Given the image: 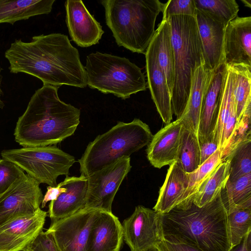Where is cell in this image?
Returning <instances> with one entry per match:
<instances>
[{
	"instance_id": "cell-1",
	"label": "cell",
	"mask_w": 251,
	"mask_h": 251,
	"mask_svg": "<svg viewBox=\"0 0 251 251\" xmlns=\"http://www.w3.org/2000/svg\"><path fill=\"white\" fill-rule=\"evenodd\" d=\"M4 55L10 73H24L40 79L43 85L85 88L87 78L78 51L66 35L59 33L21 39L11 44Z\"/></svg>"
},
{
	"instance_id": "cell-2",
	"label": "cell",
	"mask_w": 251,
	"mask_h": 251,
	"mask_svg": "<svg viewBox=\"0 0 251 251\" xmlns=\"http://www.w3.org/2000/svg\"><path fill=\"white\" fill-rule=\"evenodd\" d=\"M164 239L196 247L201 251L231 249L227 213L221 192L210 202L198 207L193 202L161 214Z\"/></svg>"
},
{
	"instance_id": "cell-3",
	"label": "cell",
	"mask_w": 251,
	"mask_h": 251,
	"mask_svg": "<svg viewBox=\"0 0 251 251\" xmlns=\"http://www.w3.org/2000/svg\"><path fill=\"white\" fill-rule=\"evenodd\" d=\"M59 87L43 85L31 97L17 122L15 141L23 148L52 146L73 135L80 110L60 100Z\"/></svg>"
},
{
	"instance_id": "cell-4",
	"label": "cell",
	"mask_w": 251,
	"mask_h": 251,
	"mask_svg": "<svg viewBox=\"0 0 251 251\" xmlns=\"http://www.w3.org/2000/svg\"><path fill=\"white\" fill-rule=\"evenodd\" d=\"M105 21L119 47L145 54L163 3L159 0H103Z\"/></svg>"
},
{
	"instance_id": "cell-5",
	"label": "cell",
	"mask_w": 251,
	"mask_h": 251,
	"mask_svg": "<svg viewBox=\"0 0 251 251\" xmlns=\"http://www.w3.org/2000/svg\"><path fill=\"white\" fill-rule=\"evenodd\" d=\"M168 19L174 57L172 108L177 120L185 109L195 71L205 61L195 17L174 16Z\"/></svg>"
},
{
	"instance_id": "cell-6",
	"label": "cell",
	"mask_w": 251,
	"mask_h": 251,
	"mask_svg": "<svg viewBox=\"0 0 251 251\" xmlns=\"http://www.w3.org/2000/svg\"><path fill=\"white\" fill-rule=\"evenodd\" d=\"M153 135L149 126L139 119L119 122L90 142L78 160L81 175L88 176L118 160L129 157L148 145Z\"/></svg>"
},
{
	"instance_id": "cell-7",
	"label": "cell",
	"mask_w": 251,
	"mask_h": 251,
	"mask_svg": "<svg viewBox=\"0 0 251 251\" xmlns=\"http://www.w3.org/2000/svg\"><path fill=\"white\" fill-rule=\"evenodd\" d=\"M84 69L87 86L123 100L147 88L141 69L125 57L93 52L87 56Z\"/></svg>"
},
{
	"instance_id": "cell-8",
	"label": "cell",
	"mask_w": 251,
	"mask_h": 251,
	"mask_svg": "<svg viewBox=\"0 0 251 251\" xmlns=\"http://www.w3.org/2000/svg\"><path fill=\"white\" fill-rule=\"evenodd\" d=\"M2 158L14 163L39 183L56 186L59 176L69 174L75 157L54 146L2 151Z\"/></svg>"
},
{
	"instance_id": "cell-9",
	"label": "cell",
	"mask_w": 251,
	"mask_h": 251,
	"mask_svg": "<svg viewBox=\"0 0 251 251\" xmlns=\"http://www.w3.org/2000/svg\"><path fill=\"white\" fill-rule=\"evenodd\" d=\"M131 168L130 157H124L87 176L84 208L112 212L115 196Z\"/></svg>"
},
{
	"instance_id": "cell-10",
	"label": "cell",
	"mask_w": 251,
	"mask_h": 251,
	"mask_svg": "<svg viewBox=\"0 0 251 251\" xmlns=\"http://www.w3.org/2000/svg\"><path fill=\"white\" fill-rule=\"evenodd\" d=\"M101 211L83 208L51 222L47 231L52 234L59 251H87L91 229Z\"/></svg>"
},
{
	"instance_id": "cell-11",
	"label": "cell",
	"mask_w": 251,
	"mask_h": 251,
	"mask_svg": "<svg viewBox=\"0 0 251 251\" xmlns=\"http://www.w3.org/2000/svg\"><path fill=\"white\" fill-rule=\"evenodd\" d=\"M123 239L131 251H149L155 249L164 239L161 214L138 205L123 223Z\"/></svg>"
},
{
	"instance_id": "cell-12",
	"label": "cell",
	"mask_w": 251,
	"mask_h": 251,
	"mask_svg": "<svg viewBox=\"0 0 251 251\" xmlns=\"http://www.w3.org/2000/svg\"><path fill=\"white\" fill-rule=\"evenodd\" d=\"M39 185L25 174L0 195V226L40 208L44 196Z\"/></svg>"
},
{
	"instance_id": "cell-13",
	"label": "cell",
	"mask_w": 251,
	"mask_h": 251,
	"mask_svg": "<svg viewBox=\"0 0 251 251\" xmlns=\"http://www.w3.org/2000/svg\"><path fill=\"white\" fill-rule=\"evenodd\" d=\"M47 212L16 217L0 226V251H23L43 231Z\"/></svg>"
},
{
	"instance_id": "cell-14",
	"label": "cell",
	"mask_w": 251,
	"mask_h": 251,
	"mask_svg": "<svg viewBox=\"0 0 251 251\" xmlns=\"http://www.w3.org/2000/svg\"><path fill=\"white\" fill-rule=\"evenodd\" d=\"M65 7L66 23L72 40L82 48L99 43L104 32L83 1L68 0Z\"/></svg>"
},
{
	"instance_id": "cell-15",
	"label": "cell",
	"mask_w": 251,
	"mask_h": 251,
	"mask_svg": "<svg viewBox=\"0 0 251 251\" xmlns=\"http://www.w3.org/2000/svg\"><path fill=\"white\" fill-rule=\"evenodd\" d=\"M224 56L227 66H251V17H237L225 29Z\"/></svg>"
},
{
	"instance_id": "cell-16",
	"label": "cell",
	"mask_w": 251,
	"mask_h": 251,
	"mask_svg": "<svg viewBox=\"0 0 251 251\" xmlns=\"http://www.w3.org/2000/svg\"><path fill=\"white\" fill-rule=\"evenodd\" d=\"M182 124L180 119L166 125L159 130L148 145L147 158L155 168L171 165L177 158Z\"/></svg>"
},
{
	"instance_id": "cell-17",
	"label": "cell",
	"mask_w": 251,
	"mask_h": 251,
	"mask_svg": "<svg viewBox=\"0 0 251 251\" xmlns=\"http://www.w3.org/2000/svg\"><path fill=\"white\" fill-rule=\"evenodd\" d=\"M147 86L152 99L163 122L171 123L173 112L171 95L165 75L156 59L152 45L150 43L145 53Z\"/></svg>"
},
{
	"instance_id": "cell-18",
	"label": "cell",
	"mask_w": 251,
	"mask_h": 251,
	"mask_svg": "<svg viewBox=\"0 0 251 251\" xmlns=\"http://www.w3.org/2000/svg\"><path fill=\"white\" fill-rule=\"evenodd\" d=\"M195 18L206 63L216 70L225 63L224 39L225 27L203 12L196 9Z\"/></svg>"
},
{
	"instance_id": "cell-19",
	"label": "cell",
	"mask_w": 251,
	"mask_h": 251,
	"mask_svg": "<svg viewBox=\"0 0 251 251\" xmlns=\"http://www.w3.org/2000/svg\"><path fill=\"white\" fill-rule=\"evenodd\" d=\"M216 70H211L205 62L195 70L187 105L179 119L185 128L197 136L203 100Z\"/></svg>"
},
{
	"instance_id": "cell-20",
	"label": "cell",
	"mask_w": 251,
	"mask_h": 251,
	"mask_svg": "<svg viewBox=\"0 0 251 251\" xmlns=\"http://www.w3.org/2000/svg\"><path fill=\"white\" fill-rule=\"evenodd\" d=\"M66 188L56 200L50 201L49 205L48 216L51 221L70 216L84 207L87 189V176L66 177L61 182Z\"/></svg>"
},
{
	"instance_id": "cell-21",
	"label": "cell",
	"mask_w": 251,
	"mask_h": 251,
	"mask_svg": "<svg viewBox=\"0 0 251 251\" xmlns=\"http://www.w3.org/2000/svg\"><path fill=\"white\" fill-rule=\"evenodd\" d=\"M227 67L222 64L216 70L203 100L199 122V143L214 136L222 89Z\"/></svg>"
},
{
	"instance_id": "cell-22",
	"label": "cell",
	"mask_w": 251,
	"mask_h": 251,
	"mask_svg": "<svg viewBox=\"0 0 251 251\" xmlns=\"http://www.w3.org/2000/svg\"><path fill=\"white\" fill-rule=\"evenodd\" d=\"M122 225L112 212L101 210L91 231L87 251H120Z\"/></svg>"
},
{
	"instance_id": "cell-23",
	"label": "cell",
	"mask_w": 251,
	"mask_h": 251,
	"mask_svg": "<svg viewBox=\"0 0 251 251\" xmlns=\"http://www.w3.org/2000/svg\"><path fill=\"white\" fill-rule=\"evenodd\" d=\"M188 184L187 173L175 161L168 169L153 210L163 214L179 205L182 201Z\"/></svg>"
},
{
	"instance_id": "cell-24",
	"label": "cell",
	"mask_w": 251,
	"mask_h": 251,
	"mask_svg": "<svg viewBox=\"0 0 251 251\" xmlns=\"http://www.w3.org/2000/svg\"><path fill=\"white\" fill-rule=\"evenodd\" d=\"M55 0H0V24L13 25L31 17L48 14Z\"/></svg>"
},
{
	"instance_id": "cell-25",
	"label": "cell",
	"mask_w": 251,
	"mask_h": 251,
	"mask_svg": "<svg viewBox=\"0 0 251 251\" xmlns=\"http://www.w3.org/2000/svg\"><path fill=\"white\" fill-rule=\"evenodd\" d=\"M153 46L158 63L164 72L171 94L174 77V50L171 27L169 19H162L150 43Z\"/></svg>"
},
{
	"instance_id": "cell-26",
	"label": "cell",
	"mask_w": 251,
	"mask_h": 251,
	"mask_svg": "<svg viewBox=\"0 0 251 251\" xmlns=\"http://www.w3.org/2000/svg\"><path fill=\"white\" fill-rule=\"evenodd\" d=\"M229 163L222 162L204 180L197 190L193 202L202 207L212 201L225 187L229 177Z\"/></svg>"
},
{
	"instance_id": "cell-27",
	"label": "cell",
	"mask_w": 251,
	"mask_h": 251,
	"mask_svg": "<svg viewBox=\"0 0 251 251\" xmlns=\"http://www.w3.org/2000/svg\"><path fill=\"white\" fill-rule=\"evenodd\" d=\"M221 195L227 214L237 207L251 205V173L228 179Z\"/></svg>"
},
{
	"instance_id": "cell-28",
	"label": "cell",
	"mask_w": 251,
	"mask_h": 251,
	"mask_svg": "<svg viewBox=\"0 0 251 251\" xmlns=\"http://www.w3.org/2000/svg\"><path fill=\"white\" fill-rule=\"evenodd\" d=\"M229 66L234 74L233 96L238 121L251 103V66L238 64Z\"/></svg>"
},
{
	"instance_id": "cell-29",
	"label": "cell",
	"mask_w": 251,
	"mask_h": 251,
	"mask_svg": "<svg viewBox=\"0 0 251 251\" xmlns=\"http://www.w3.org/2000/svg\"><path fill=\"white\" fill-rule=\"evenodd\" d=\"M201 153L198 136L182 126L177 158V162L187 174L196 170L200 165Z\"/></svg>"
},
{
	"instance_id": "cell-30",
	"label": "cell",
	"mask_w": 251,
	"mask_h": 251,
	"mask_svg": "<svg viewBox=\"0 0 251 251\" xmlns=\"http://www.w3.org/2000/svg\"><path fill=\"white\" fill-rule=\"evenodd\" d=\"M222 162L221 153L218 149L196 170L187 174L188 178V186L181 203L176 207H182L191 204L199 187Z\"/></svg>"
},
{
	"instance_id": "cell-31",
	"label": "cell",
	"mask_w": 251,
	"mask_h": 251,
	"mask_svg": "<svg viewBox=\"0 0 251 251\" xmlns=\"http://www.w3.org/2000/svg\"><path fill=\"white\" fill-rule=\"evenodd\" d=\"M197 9L220 22L226 27L237 17L239 5L235 0H194Z\"/></svg>"
},
{
	"instance_id": "cell-32",
	"label": "cell",
	"mask_w": 251,
	"mask_h": 251,
	"mask_svg": "<svg viewBox=\"0 0 251 251\" xmlns=\"http://www.w3.org/2000/svg\"><path fill=\"white\" fill-rule=\"evenodd\" d=\"M231 248L251 232V205L237 207L227 214Z\"/></svg>"
},
{
	"instance_id": "cell-33",
	"label": "cell",
	"mask_w": 251,
	"mask_h": 251,
	"mask_svg": "<svg viewBox=\"0 0 251 251\" xmlns=\"http://www.w3.org/2000/svg\"><path fill=\"white\" fill-rule=\"evenodd\" d=\"M229 163V180L251 173V140L238 144L224 160Z\"/></svg>"
},
{
	"instance_id": "cell-34",
	"label": "cell",
	"mask_w": 251,
	"mask_h": 251,
	"mask_svg": "<svg viewBox=\"0 0 251 251\" xmlns=\"http://www.w3.org/2000/svg\"><path fill=\"white\" fill-rule=\"evenodd\" d=\"M251 103L249 104L237 121L226 147L221 154L223 162L232 150L240 142L251 140Z\"/></svg>"
},
{
	"instance_id": "cell-35",
	"label": "cell",
	"mask_w": 251,
	"mask_h": 251,
	"mask_svg": "<svg viewBox=\"0 0 251 251\" xmlns=\"http://www.w3.org/2000/svg\"><path fill=\"white\" fill-rule=\"evenodd\" d=\"M196 9L194 0H169L163 3L162 19L179 15L195 17Z\"/></svg>"
},
{
	"instance_id": "cell-36",
	"label": "cell",
	"mask_w": 251,
	"mask_h": 251,
	"mask_svg": "<svg viewBox=\"0 0 251 251\" xmlns=\"http://www.w3.org/2000/svg\"><path fill=\"white\" fill-rule=\"evenodd\" d=\"M24 174V171L14 163L0 159V195Z\"/></svg>"
},
{
	"instance_id": "cell-37",
	"label": "cell",
	"mask_w": 251,
	"mask_h": 251,
	"mask_svg": "<svg viewBox=\"0 0 251 251\" xmlns=\"http://www.w3.org/2000/svg\"><path fill=\"white\" fill-rule=\"evenodd\" d=\"M23 251H59L52 234L41 231Z\"/></svg>"
},
{
	"instance_id": "cell-38",
	"label": "cell",
	"mask_w": 251,
	"mask_h": 251,
	"mask_svg": "<svg viewBox=\"0 0 251 251\" xmlns=\"http://www.w3.org/2000/svg\"><path fill=\"white\" fill-rule=\"evenodd\" d=\"M201 153V165L213 155L218 149L219 144L214 136L199 143Z\"/></svg>"
},
{
	"instance_id": "cell-39",
	"label": "cell",
	"mask_w": 251,
	"mask_h": 251,
	"mask_svg": "<svg viewBox=\"0 0 251 251\" xmlns=\"http://www.w3.org/2000/svg\"><path fill=\"white\" fill-rule=\"evenodd\" d=\"M156 248L158 251H201L189 245L170 242L165 239L161 241Z\"/></svg>"
},
{
	"instance_id": "cell-40",
	"label": "cell",
	"mask_w": 251,
	"mask_h": 251,
	"mask_svg": "<svg viewBox=\"0 0 251 251\" xmlns=\"http://www.w3.org/2000/svg\"><path fill=\"white\" fill-rule=\"evenodd\" d=\"M66 188L62 186L61 182L58 184L55 187L49 186L47 187V192L43 197L41 203V207H45L47 203L49 201H54L62 193L65 192Z\"/></svg>"
},
{
	"instance_id": "cell-41",
	"label": "cell",
	"mask_w": 251,
	"mask_h": 251,
	"mask_svg": "<svg viewBox=\"0 0 251 251\" xmlns=\"http://www.w3.org/2000/svg\"><path fill=\"white\" fill-rule=\"evenodd\" d=\"M229 251H251V234L249 233L238 245L232 248Z\"/></svg>"
},
{
	"instance_id": "cell-42",
	"label": "cell",
	"mask_w": 251,
	"mask_h": 251,
	"mask_svg": "<svg viewBox=\"0 0 251 251\" xmlns=\"http://www.w3.org/2000/svg\"><path fill=\"white\" fill-rule=\"evenodd\" d=\"M1 77H0V108H2L4 106V103L1 100V96L2 94V92L1 89Z\"/></svg>"
},
{
	"instance_id": "cell-43",
	"label": "cell",
	"mask_w": 251,
	"mask_h": 251,
	"mask_svg": "<svg viewBox=\"0 0 251 251\" xmlns=\"http://www.w3.org/2000/svg\"><path fill=\"white\" fill-rule=\"evenodd\" d=\"M241 1L246 6L251 7V0H241Z\"/></svg>"
},
{
	"instance_id": "cell-44",
	"label": "cell",
	"mask_w": 251,
	"mask_h": 251,
	"mask_svg": "<svg viewBox=\"0 0 251 251\" xmlns=\"http://www.w3.org/2000/svg\"><path fill=\"white\" fill-rule=\"evenodd\" d=\"M149 251H158V250L156 249V248L150 250Z\"/></svg>"
}]
</instances>
